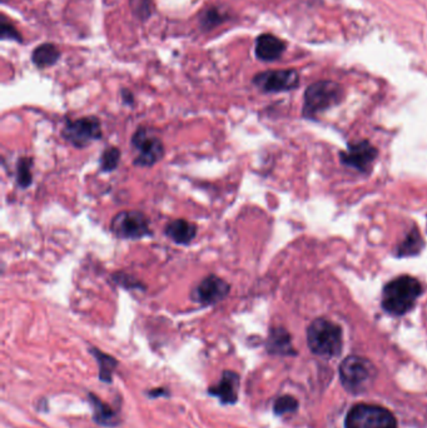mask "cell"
<instances>
[{"instance_id":"cell-1","label":"cell","mask_w":427,"mask_h":428,"mask_svg":"<svg viewBox=\"0 0 427 428\" xmlns=\"http://www.w3.org/2000/svg\"><path fill=\"white\" fill-rule=\"evenodd\" d=\"M421 293L420 282L410 276H401L383 288V308L393 316H402L413 310Z\"/></svg>"},{"instance_id":"cell-2","label":"cell","mask_w":427,"mask_h":428,"mask_svg":"<svg viewBox=\"0 0 427 428\" xmlns=\"http://www.w3.org/2000/svg\"><path fill=\"white\" fill-rule=\"evenodd\" d=\"M307 343L315 355L336 357L342 351V330L328 319L317 318L307 330Z\"/></svg>"},{"instance_id":"cell-3","label":"cell","mask_w":427,"mask_h":428,"mask_svg":"<svg viewBox=\"0 0 427 428\" xmlns=\"http://www.w3.org/2000/svg\"><path fill=\"white\" fill-rule=\"evenodd\" d=\"M375 376V366L363 357L350 356L339 366L341 382L347 391L352 393L366 391Z\"/></svg>"},{"instance_id":"cell-4","label":"cell","mask_w":427,"mask_h":428,"mask_svg":"<svg viewBox=\"0 0 427 428\" xmlns=\"http://www.w3.org/2000/svg\"><path fill=\"white\" fill-rule=\"evenodd\" d=\"M344 98V89L335 81H317L309 85L305 93L303 116L312 118L320 111L339 104Z\"/></svg>"},{"instance_id":"cell-5","label":"cell","mask_w":427,"mask_h":428,"mask_svg":"<svg viewBox=\"0 0 427 428\" xmlns=\"http://www.w3.org/2000/svg\"><path fill=\"white\" fill-rule=\"evenodd\" d=\"M133 149L137 152L134 165L149 168L161 162L166 153L162 139L152 132L151 128L142 126L133 133L131 138Z\"/></svg>"},{"instance_id":"cell-6","label":"cell","mask_w":427,"mask_h":428,"mask_svg":"<svg viewBox=\"0 0 427 428\" xmlns=\"http://www.w3.org/2000/svg\"><path fill=\"white\" fill-rule=\"evenodd\" d=\"M112 233L119 239L138 241L153 236L151 221L140 211H122L112 218Z\"/></svg>"},{"instance_id":"cell-7","label":"cell","mask_w":427,"mask_h":428,"mask_svg":"<svg viewBox=\"0 0 427 428\" xmlns=\"http://www.w3.org/2000/svg\"><path fill=\"white\" fill-rule=\"evenodd\" d=\"M346 428H398L395 416L385 407L359 403L347 414Z\"/></svg>"},{"instance_id":"cell-8","label":"cell","mask_w":427,"mask_h":428,"mask_svg":"<svg viewBox=\"0 0 427 428\" xmlns=\"http://www.w3.org/2000/svg\"><path fill=\"white\" fill-rule=\"evenodd\" d=\"M60 135L70 146L83 149L90 146L93 142L102 139L103 137L102 123L96 116L66 120Z\"/></svg>"},{"instance_id":"cell-9","label":"cell","mask_w":427,"mask_h":428,"mask_svg":"<svg viewBox=\"0 0 427 428\" xmlns=\"http://www.w3.org/2000/svg\"><path fill=\"white\" fill-rule=\"evenodd\" d=\"M231 292V284L216 274H208L191 292L192 301L202 306H214L224 301Z\"/></svg>"},{"instance_id":"cell-10","label":"cell","mask_w":427,"mask_h":428,"mask_svg":"<svg viewBox=\"0 0 427 428\" xmlns=\"http://www.w3.org/2000/svg\"><path fill=\"white\" fill-rule=\"evenodd\" d=\"M253 84L265 93H280L297 88L300 75L294 69H279L258 73L253 78Z\"/></svg>"},{"instance_id":"cell-11","label":"cell","mask_w":427,"mask_h":428,"mask_svg":"<svg viewBox=\"0 0 427 428\" xmlns=\"http://www.w3.org/2000/svg\"><path fill=\"white\" fill-rule=\"evenodd\" d=\"M377 150L367 141L350 144L346 152L341 153V162L347 167H352L360 172H366L375 161Z\"/></svg>"},{"instance_id":"cell-12","label":"cell","mask_w":427,"mask_h":428,"mask_svg":"<svg viewBox=\"0 0 427 428\" xmlns=\"http://www.w3.org/2000/svg\"><path fill=\"white\" fill-rule=\"evenodd\" d=\"M240 384L241 378L237 372L223 371L220 382L209 387L208 394L217 397L222 405H235L238 402Z\"/></svg>"},{"instance_id":"cell-13","label":"cell","mask_w":427,"mask_h":428,"mask_svg":"<svg viewBox=\"0 0 427 428\" xmlns=\"http://www.w3.org/2000/svg\"><path fill=\"white\" fill-rule=\"evenodd\" d=\"M197 233H198L197 224L183 218L170 221L164 228V235L168 237L172 242L179 245L191 244L197 237Z\"/></svg>"},{"instance_id":"cell-14","label":"cell","mask_w":427,"mask_h":428,"mask_svg":"<svg viewBox=\"0 0 427 428\" xmlns=\"http://www.w3.org/2000/svg\"><path fill=\"white\" fill-rule=\"evenodd\" d=\"M90 406L93 408V421L102 427H118L122 423V418L116 410H113L108 403L99 399L94 393H88Z\"/></svg>"},{"instance_id":"cell-15","label":"cell","mask_w":427,"mask_h":428,"mask_svg":"<svg viewBox=\"0 0 427 428\" xmlns=\"http://www.w3.org/2000/svg\"><path fill=\"white\" fill-rule=\"evenodd\" d=\"M285 42L272 34H262L256 40V57L263 62L279 59L285 53Z\"/></svg>"},{"instance_id":"cell-16","label":"cell","mask_w":427,"mask_h":428,"mask_svg":"<svg viewBox=\"0 0 427 428\" xmlns=\"http://www.w3.org/2000/svg\"><path fill=\"white\" fill-rule=\"evenodd\" d=\"M267 351L271 355L291 356L295 355V351L291 343V336L285 328H272L266 343Z\"/></svg>"},{"instance_id":"cell-17","label":"cell","mask_w":427,"mask_h":428,"mask_svg":"<svg viewBox=\"0 0 427 428\" xmlns=\"http://www.w3.org/2000/svg\"><path fill=\"white\" fill-rule=\"evenodd\" d=\"M89 353L96 358V363H98L99 381H102L104 384H112L113 375L116 372V369L118 367V361L113 356L104 353L103 351L96 347L89 348Z\"/></svg>"},{"instance_id":"cell-18","label":"cell","mask_w":427,"mask_h":428,"mask_svg":"<svg viewBox=\"0 0 427 428\" xmlns=\"http://www.w3.org/2000/svg\"><path fill=\"white\" fill-rule=\"evenodd\" d=\"M60 58V52L58 48L51 43L39 45L31 54V62L34 66L40 69L52 67Z\"/></svg>"},{"instance_id":"cell-19","label":"cell","mask_w":427,"mask_h":428,"mask_svg":"<svg viewBox=\"0 0 427 428\" xmlns=\"http://www.w3.org/2000/svg\"><path fill=\"white\" fill-rule=\"evenodd\" d=\"M33 158L21 157L16 162L15 180L21 189L29 188L33 183Z\"/></svg>"},{"instance_id":"cell-20","label":"cell","mask_w":427,"mask_h":428,"mask_svg":"<svg viewBox=\"0 0 427 428\" xmlns=\"http://www.w3.org/2000/svg\"><path fill=\"white\" fill-rule=\"evenodd\" d=\"M424 241L421 238L419 229L413 228V232L407 236L405 241L400 244L398 250V256L405 257V256H415L422 250Z\"/></svg>"},{"instance_id":"cell-21","label":"cell","mask_w":427,"mask_h":428,"mask_svg":"<svg viewBox=\"0 0 427 428\" xmlns=\"http://www.w3.org/2000/svg\"><path fill=\"white\" fill-rule=\"evenodd\" d=\"M122 153L117 147H108L104 149L99 158V168L102 173H112L117 170L120 162Z\"/></svg>"},{"instance_id":"cell-22","label":"cell","mask_w":427,"mask_h":428,"mask_svg":"<svg viewBox=\"0 0 427 428\" xmlns=\"http://www.w3.org/2000/svg\"><path fill=\"white\" fill-rule=\"evenodd\" d=\"M297 408H298V402L295 397L282 396L280 399H276V402L273 405V412L277 416H282V414L295 412Z\"/></svg>"},{"instance_id":"cell-23","label":"cell","mask_w":427,"mask_h":428,"mask_svg":"<svg viewBox=\"0 0 427 428\" xmlns=\"http://www.w3.org/2000/svg\"><path fill=\"white\" fill-rule=\"evenodd\" d=\"M113 281L118 284L119 287L125 288V289H142L146 291V286L143 282L138 281L135 277H133L131 274L127 273H116L113 276Z\"/></svg>"},{"instance_id":"cell-24","label":"cell","mask_w":427,"mask_h":428,"mask_svg":"<svg viewBox=\"0 0 427 428\" xmlns=\"http://www.w3.org/2000/svg\"><path fill=\"white\" fill-rule=\"evenodd\" d=\"M0 38H1L3 40H16V42H22L21 33L15 29L14 25L8 22L5 18L1 19V24H0Z\"/></svg>"},{"instance_id":"cell-25","label":"cell","mask_w":427,"mask_h":428,"mask_svg":"<svg viewBox=\"0 0 427 428\" xmlns=\"http://www.w3.org/2000/svg\"><path fill=\"white\" fill-rule=\"evenodd\" d=\"M223 19V15L220 13L217 9H209L207 10L206 13L202 16V25L205 28H214L216 25H218Z\"/></svg>"},{"instance_id":"cell-26","label":"cell","mask_w":427,"mask_h":428,"mask_svg":"<svg viewBox=\"0 0 427 428\" xmlns=\"http://www.w3.org/2000/svg\"><path fill=\"white\" fill-rule=\"evenodd\" d=\"M170 392L167 391L166 388H155V390L147 392L148 397H152V399H158V397H170Z\"/></svg>"},{"instance_id":"cell-27","label":"cell","mask_w":427,"mask_h":428,"mask_svg":"<svg viewBox=\"0 0 427 428\" xmlns=\"http://www.w3.org/2000/svg\"><path fill=\"white\" fill-rule=\"evenodd\" d=\"M120 96H122L123 103L127 104V105H133V104H134V96H133V93L131 90L123 89V90L120 92Z\"/></svg>"}]
</instances>
